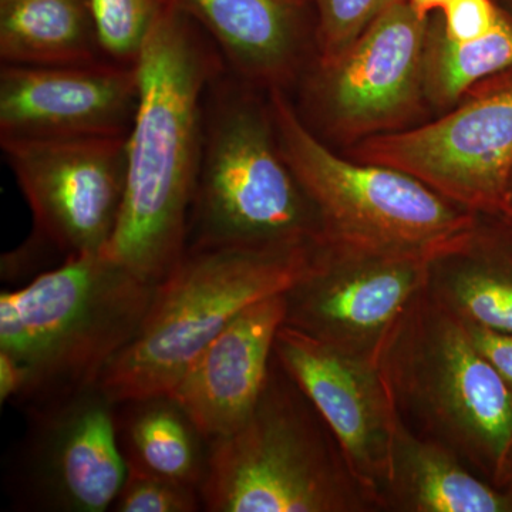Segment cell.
Returning a JSON list of instances; mask_svg holds the SVG:
<instances>
[{
    "instance_id": "cell-5",
    "label": "cell",
    "mask_w": 512,
    "mask_h": 512,
    "mask_svg": "<svg viewBox=\"0 0 512 512\" xmlns=\"http://www.w3.org/2000/svg\"><path fill=\"white\" fill-rule=\"evenodd\" d=\"M320 247L187 249L157 284L136 338L101 373V390L116 404L170 394L239 313L301 281Z\"/></svg>"
},
{
    "instance_id": "cell-11",
    "label": "cell",
    "mask_w": 512,
    "mask_h": 512,
    "mask_svg": "<svg viewBox=\"0 0 512 512\" xmlns=\"http://www.w3.org/2000/svg\"><path fill=\"white\" fill-rule=\"evenodd\" d=\"M0 144L35 234L64 259L103 252L123 208L128 137L0 138Z\"/></svg>"
},
{
    "instance_id": "cell-13",
    "label": "cell",
    "mask_w": 512,
    "mask_h": 512,
    "mask_svg": "<svg viewBox=\"0 0 512 512\" xmlns=\"http://www.w3.org/2000/svg\"><path fill=\"white\" fill-rule=\"evenodd\" d=\"M274 352L338 441L357 483L386 510L397 416L379 357L359 355L282 325Z\"/></svg>"
},
{
    "instance_id": "cell-1",
    "label": "cell",
    "mask_w": 512,
    "mask_h": 512,
    "mask_svg": "<svg viewBox=\"0 0 512 512\" xmlns=\"http://www.w3.org/2000/svg\"><path fill=\"white\" fill-rule=\"evenodd\" d=\"M215 47L170 2L137 60L140 99L128 134L126 194L103 254L151 285L167 278L187 251L205 97L224 72Z\"/></svg>"
},
{
    "instance_id": "cell-8",
    "label": "cell",
    "mask_w": 512,
    "mask_h": 512,
    "mask_svg": "<svg viewBox=\"0 0 512 512\" xmlns=\"http://www.w3.org/2000/svg\"><path fill=\"white\" fill-rule=\"evenodd\" d=\"M350 154L412 175L468 211L504 212L512 173V67L476 84L440 119L357 141Z\"/></svg>"
},
{
    "instance_id": "cell-30",
    "label": "cell",
    "mask_w": 512,
    "mask_h": 512,
    "mask_svg": "<svg viewBox=\"0 0 512 512\" xmlns=\"http://www.w3.org/2000/svg\"><path fill=\"white\" fill-rule=\"evenodd\" d=\"M498 6L503 10L505 16L512 20V0H497Z\"/></svg>"
},
{
    "instance_id": "cell-17",
    "label": "cell",
    "mask_w": 512,
    "mask_h": 512,
    "mask_svg": "<svg viewBox=\"0 0 512 512\" xmlns=\"http://www.w3.org/2000/svg\"><path fill=\"white\" fill-rule=\"evenodd\" d=\"M427 292L467 325L512 335V220L478 214L458 247L431 259Z\"/></svg>"
},
{
    "instance_id": "cell-16",
    "label": "cell",
    "mask_w": 512,
    "mask_h": 512,
    "mask_svg": "<svg viewBox=\"0 0 512 512\" xmlns=\"http://www.w3.org/2000/svg\"><path fill=\"white\" fill-rule=\"evenodd\" d=\"M210 37L238 77L282 89L301 67L315 16L308 0H170Z\"/></svg>"
},
{
    "instance_id": "cell-12",
    "label": "cell",
    "mask_w": 512,
    "mask_h": 512,
    "mask_svg": "<svg viewBox=\"0 0 512 512\" xmlns=\"http://www.w3.org/2000/svg\"><path fill=\"white\" fill-rule=\"evenodd\" d=\"M430 261L323 242L315 264L285 292L286 326L336 348L380 357L384 340L426 286Z\"/></svg>"
},
{
    "instance_id": "cell-21",
    "label": "cell",
    "mask_w": 512,
    "mask_h": 512,
    "mask_svg": "<svg viewBox=\"0 0 512 512\" xmlns=\"http://www.w3.org/2000/svg\"><path fill=\"white\" fill-rule=\"evenodd\" d=\"M511 67L512 20L507 16L493 32L464 43L448 40L431 16L424 57L426 103L450 110L476 84Z\"/></svg>"
},
{
    "instance_id": "cell-9",
    "label": "cell",
    "mask_w": 512,
    "mask_h": 512,
    "mask_svg": "<svg viewBox=\"0 0 512 512\" xmlns=\"http://www.w3.org/2000/svg\"><path fill=\"white\" fill-rule=\"evenodd\" d=\"M6 485L18 510L110 511L127 478L116 403L99 383L30 407Z\"/></svg>"
},
{
    "instance_id": "cell-19",
    "label": "cell",
    "mask_w": 512,
    "mask_h": 512,
    "mask_svg": "<svg viewBox=\"0 0 512 512\" xmlns=\"http://www.w3.org/2000/svg\"><path fill=\"white\" fill-rule=\"evenodd\" d=\"M0 59L30 66L109 60L101 50L90 0H0Z\"/></svg>"
},
{
    "instance_id": "cell-26",
    "label": "cell",
    "mask_w": 512,
    "mask_h": 512,
    "mask_svg": "<svg viewBox=\"0 0 512 512\" xmlns=\"http://www.w3.org/2000/svg\"><path fill=\"white\" fill-rule=\"evenodd\" d=\"M464 323V322H463ZM474 345L498 370L512 392V335L464 323Z\"/></svg>"
},
{
    "instance_id": "cell-28",
    "label": "cell",
    "mask_w": 512,
    "mask_h": 512,
    "mask_svg": "<svg viewBox=\"0 0 512 512\" xmlns=\"http://www.w3.org/2000/svg\"><path fill=\"white\" fill-rule=\"evenodd\" d=\"M450 0H410L413 9L421 18L429 19L447 5Z\"/></svg>"
},
{
    "instance_id": "cell-7",
    "label": "cell",
    "mask_w": 512,
    "mask_h": 512,
    "mask_svg": "<svg viewBox=\"0 0 512 512\" xmlns=\"http://www.w3.org/2000/svg\"><path fill=\"white\" fill-rule=\"evenodd\" d=\"M268 100L282 156L315 205L328 244L431 261L476 227V212L412 175L330 150L284 90H268Z\"/></svg>"
},
{
    "instance_id": "cell-2",
    "label": "cell",
    "mask_w": 512,
    "mask_h": 512,
    "mask_svg": "<svg viewBox=\"0 0 512 512\" xmlns=\"http://www.w3.org/2000/svg\"><path fill=\"white\" fill-rule=\"evenodd\" d=\"M379 362L397 420L507 490L511 389L474 345L466 325L426 286L390 330Z\"/></svg>"
},
{
    "instance_id": "cell-25",
    "label": "cell",
    "mask_w": 512,
    "mask_h": 512,
    "mask_svg": "<svg viewBox=\"0 0 512 512\" xmlns=\"http://www.w3.org/2000/svg\"><path fill=\"white\" fill-rule=\"evenodd\" d=\"M434 18L448 40L464 43L493 32L504 13L497 0H450Z\"/></svg>"
},
{
    "instance_id": "cell-4",
    "label": "cell",
    "mask_w": 512,
    "mask_h": 512,
    "mask_svg": "<svg viewBox=\"0 0 512 512\" xmlns=\"http://www.w3.org/2000/svg\"><path fill=\"white\" fill-rule=\"evenodd\" d=\"M157 285L89 254L0 295V350L28 367L26 409L99 382L143 325Z\"/></svg>"
},
{
    "instance_id": "cell-27",
    "label": "cell",
    "mask_w": 512,
    "mask_h": 512,
    "mask_svg": "<svg viewBox=\"0 0 512 512\" xmlns=\"http://www.w3.org/2000/svg\"><path fill=\"white\" fill-rule=\"evenodd\" d=\"M30 389L28 367L0 350V402L25 403Z\"/></svg>"
},
{
    "instance_id": "cell-14",
    "label": "cell",
    "mask_w": 512,
    "mask_h": 512,
    "mask_svg": "<svg viewBox=\"0 0 512 512\" xmlns=\"http://www.w3.org/2000/svg\"><path fill=\"white\" fill-rule=\"evenodd\" d=\"M138 99L136 66L2 63L0 138L128 137Z\"/></svg>"
},
{
    "instance_id": "cell-10",
    "label": "cell",
    "mask_w": 512,
    "mask_h": 512,
    "mask_svg": "<svg viewBox=\"0 0 512 512\" xmlns=\"http://www.w3.org/2000/svg\"><path fill=\"white\" fill-rule=\"evenodd\" d=\"M429 28L430 18L417 15L410 0H390L338 59L312 67L309 110L342 140L402 130L426 101Z\"/></svg>"
},
{
    "instance_id": "cell-6",
    "label": "cell",
    "mask_w": 512,
    "mask_h": 512,
    "mask_svg": "<svg viewBox=\"0 0 512 512\" xmlns=\"http://www.w3.org/2000/svg\"><path fill=\"white\" fill-rule=\"evenodd\" d=\"M198 491L208 512L377 510L328 424L275 352L251 416L234 433L208 441Z\"/></svg>"
},
{
    "instance_id": "cell-15",
    "label": "cell",
    "mask_w": 512,
    "mask_h": 512,
    "mask_svg": "<svg viewBox=\"0 0 512 512\" xmlns=\"http://www.w3.org/2000/svg\"><path fill=\"white\" fill-rule=\"evenodd\" d=\"M285 316V293L248 306L212 340L170 393L205 440L234 433L254 412Z\"/></svg>"
},
{
    "instance_id": "cell-23",
    "label": "cell",
    "mask_w": 512,
    "mask_h": 512,
    "mask_svg": "<svg viewBox=\"0 0 512 512\" xmlns=\"http://www.w3.org/2000/svg\"><path fill=\"white\" fill-rule=\"evenodd\" d=\"M315 16L316 62L329 64L373 22L390 0H308Z\"/></svg>"
},
{
    "instance_id": "cell-31",
    "label": "cell",
    "mask_w": 512,
    "mask_h": 512,
    "mask_svg": "<svg viewBox=\"0 0 512 512\" xmlns=\"http://www.w3.org/2000/svg\"><path fill=\"white\" fill-rule=\"evenodd\" d=\"M507 491H510V493H512V454L510 460V471H508Z\"/></svg>"
},
{
    "instance_id": "cell-24",
    "label": "cell",
    "mask_w": 512,
    "mask_h": 512,
    "mask_svg": "<svg viewBox=\"0 0 512 512\" xmlns=\"http://www.w3.org/2000/svg\"><path fill=\"white\" fill-rule=\"evenodd\" d=\"M202 510L200 491L191 485L143 471L127 470V478L110 511L197 512Z\"/></svg>"
},
{
    "instance_id": "cell-22",
    "label": "cell",
    "mask_w": 512,
    "mask_h": 512,
    "mask_svg": "<svg viewBox=\"0 0 512 512\" xmlns=\"http://www.w3.org/2000/svg\"><path fill=\"white\" fill-rule=\"evenodd\" d=\"M170 0H90L97 37L111 62L136 66Z\"/></svg>"
},
{
    "instance_id": "cell-29",
    "label": "cell",
    "mask_w": 512,
    "mask_h": 512,
    "mask_svg": "<svg viewBox=\"0 0 512 512\" xmlns=\"http://www.w3.org/2000/svg\"><path fill=\"white\" fill-rule=\"evenodd\" d=\"M503 214L507 215V217H510L512 220V173L510 180H508L507 190H505Z\"/></svg>"
},
{
    "instance_id": "cell-20",
    "label": "cell",
    "mask_w": 512,
    "mask_h": 512,
    "mask_svg": "<svg viewBox=\"0 0 512 512\" xmlns=\"http://www.w3.org/2000/svg\"><path fill=\"white\" fill-rule=\"evenodd\" d=\"M116 429L127 470L200 488L208 441L170 394L116 404Z\"/></svg>"
},
{
    "instance_id": "cell-18",
    "label": "cell",
    "mask_w": 512,
    "mask_h": 512,
    "mask_svg": "<svg viewBox=\"0 0 512 512\" xmlns=\"http://www.w3.org/2000/svg\"><path fill=\"white\" fill-rule=\"evenodd\" d=\"M386 510L512 512V493L477 476L447 448L397 420Z\"/></svg>"
},
{
    "instance_id": "cell-3",
    "label": "cell",
    "mask_w": 512,
    "mask_h": 512,
    "mask_svg": "<svg viewBox=\"0 0 512 512\" xmlns=\"http://www.w3.org/2000/svg\"><path fill=\"white\" fill-rule=\"evenodd\" d=\"M224 72L205 97L187 249L325 242L318 211L286 163L269 100Z\"/></svg>"
}]
</instances>
